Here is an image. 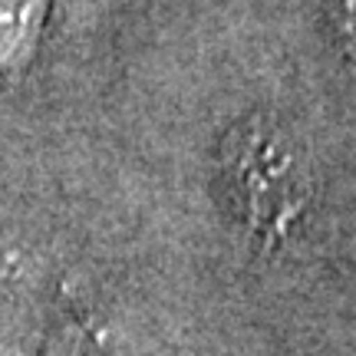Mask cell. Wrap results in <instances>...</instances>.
Listing matches in <instances>:
<instances>
[{
  "instance_id": "6da1fadb",
  "label": "cell",
  "mask_w": 356,
  "mask_h": 356,
  "mask_svg": "<svg viewBox=\"0 0 356 356\" xmlns=\"http://www.w3.org/2000/svg\"><path fill=\"white\" fill-rule=\"evenodd\" d=\"M228 195L261 244H280L310 204L307 155L270 119H244L221 145Z\"/></svg>"
},
{
  "instance_id": "7a4b0ae2",
  "label": "cell",
  "mask_w": 356,
  "mask_h": 356,
  "mask_svg": "<svg viewBox=\"0 0 356 356\" xmlns=\"http://www.w3.org/2000/svg\"><path fill=\"white\" fill-rule=\"evenodd\" d=\"M37 0H0V56L17 47L26 26V13Z\"/></svg>"
}]
</instances>
